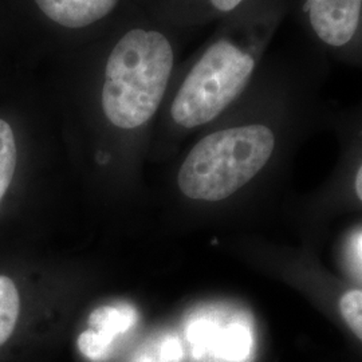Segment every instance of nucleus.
I'll list each match as a JSON object with an SVG mask.
<instances>
[{"label":"nucleus","instance_id":"7","mask_svg":"<svg viewBox=\"0 0 362 362\" xmlns=\"http://www.w3.org/2000/svg\"><path fill=\"white\" fill-rule=\"evenodd\" d=\"M19 310L21 299L16 286L8 276L0 275V346L13 334Z\"/></svg>","mask_w":362,"mask_h":362},{"label":"nucleus","instance_id":"11","mask_svg":"<svg viewBox=\"0 0 362 362\" xmlns=\"http://www.w3.org/2000/svg\"><path fill=\"white\" fill-rule=\"evenodd\" d=\"M354 191L362 202V155L360 157L357 169H356V173H354Z\"/></svg>","mask_w":362,"mask_h":362},{"label":"nucleus","instance_id":"5","mask_svg":"<svg viewBox=\"0 0 362 362\" xmlns=\"http://www.w3.org/2000/svg\"><path fill=\"white\" fill-rule=\"evenodd\" d=\"M137 321V311L129 303L100 306L89 317V329L78 337L79 351L91 361L106 360L117 338Z\"/></svg>","mask_w":362,"mask_h":362},{"label":"nucleus","instance_id":"10","mask_svg":"<svg viewBox=\"0 0 362 362\" xmlns=\"http://www.w3.org/2000/svg\"><path fill=\"white\" fill-rule=\"evenodd\" d=\"M339 311L350 330L362 341V290H349L339 300Z\"/></svg>","mask_w":362,"mask_h":362},{"label":"nucleus","instance_id":"1","mask_svg":"<svg viewBox=\"0 0 362 362\" xmlns=\"http://www.w3.org/2000/svg\"><path fill=\"white\" fill-rule=\"evenodd\" d=\"M291 10L293 0H248L221 19L172 79L165 98L170 122L177 129H197L228 112L255 81Z\"/></svg>","mask_w":362,"mask_h":362},{"label":"nucleus","instance_id":"6","mask_svg":"<svg viewBox=\"0 0 362 362\" xmlns=\"http://www.w3.org/2000/svg\"><path fill=\"white\" fill-rule=\"evenodd\" d=\"M248 0H155L151 11L165 25L191 33L220 22L243 7Z\"/></svg>","mask_w":362,"mask_h":362},{"label":"nucleus","instance_id":"4","mask_svg":"<svg viewBox=\"0 0 362 362\" xmlns=\"http://www.w3.org/2000/svg\"><path fill=\"white\" fill-rule=\"evenodd\" d=\"M314 52L362 69V0H293Z\"/></svg>","mask_w":362,"mask_h":362},{"label":"nucleus","instance_id":"9","mask_svg":"<svg viewBox=\"0 0 362 362\" xmlns=\"http://www.w3.org/2000/svg\"><path fill=\"white\" fill-rule=\"evenodd\" d=\"M181 357L182 349L179 339L167 336L161 338L151 349L144 350L134 362H180Z\"/></svg>","mask_w":362,"mask_h":362},{"label":"nucleus","instance_id":"8","mask_svg":"<svg viewBox=\"0 0 362 362\" xmlns=\"http://www.w3.org/2000/svg\"><path fill=\"white\" fill-rule=\"evenodd\" d=\"M18 161V148L13 127L0 118V202L7 192L15 175Z\"/></svg>","mask_w":362,"mask_h":362},{"label":"nucleus","instance_id":"3","mask_svg":"<svg viewBox=\"0 0 362 362\" xmlns=\"http://www.w3.org/2000/svg\"><path fill=\"white\" fill-rule=\"evenodd\" d=\"M58 58L100 37L155 0H30Z\"/></svg>","mask_w":362,"mask_h":362},{"label":"nucleus","instance_id":"2","mask_svg":"<svg viewBox=\"0 0 362 362\" xmlns=\"http://www.w3.org/2000/svg\"><path fill=\"white\" fill-rule=\"evenodd\" d=\"M279 145L281 129L269 117L243 118L211 130L185 156L177 185L194 200H224L267 168Z\"/></svg>","mask_w":362,"mask_h":362},{"label":"nucleus","instance_id":"12","mask_svg":"<svg viewBox=\"0 0 362 362\" xmlns=\"http://www.w3.org/2000/svg\"><path fill=\"white\" fill-rule=\"evenodd\" d=\"M357 254H358V257L362 260V235L358 238V240H357Z\"/></svg>","mask_w":362,"mask_h":362}]
</instances>
